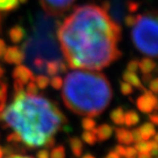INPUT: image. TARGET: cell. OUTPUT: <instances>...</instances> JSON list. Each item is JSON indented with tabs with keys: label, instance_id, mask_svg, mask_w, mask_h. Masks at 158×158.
I'll use <instances>...</instances> for the list:
<instances>
[{
	"label": "cell",
	"instance_id": "1",
	"mask_svg": "<svg viewBox=\"0 0 158 158\" xmlns=\"http://www.w3.org/2000/svg\"><path fill=\"white\" fill-rule=\"evenodd\" d=\"M63 58L71 69L100 71L116 61L121 28L108 10L94 4L76 7L57 29Z\"/></svg>",
	"mask_w": 158,
	"mask_h": 158
},
{
	"label": "cell",
	"instance_id": "2",
	"mask_svg": "<svg viewBox=\"0 0 158 158\" xmlns=\"http://www.w3.org/2000/svg\"><path fill=\"white\" fill-rule=\"evenodd\" d=\"M0 121L22 138L27 148L44 146L48 138L61 130L68 120L55 103L40 95L31 96L24 91L16 93L13 103L0 114Z\"/></svg>",
	"mask_w": 158,
	"mask_h": 158
},
{
	"label": "cell",
	"instance_id": "3",
	"mask_svg": "<svg viewBox=\"0 0 158 158\" xmlns=\"http://www.w3.org/2000/svg\"><path fill=\"white\" fill-rule=\"evenodd\" d=\"M61 89L65 106L81 116H98L108 108L114 95L107 76L92 70L68 73Z\"/></svg>",
	"mask_w": 158,
	"mask_h": 158
},
{
	"label": "cell",
	"instance_id": "4",
	"mask_svg": "<svg viewBox=\"0 0 158 158\" xmlns=\"http://www.w3.org/2000/svg\"><path fill=\"white\" fill-rule=\"evenodd\" d=\"M56 26L57 22L50 18H38L33 35L28 38L22 48L25 59L35 72L44 73L47 63L64 60L55 40L54 30Z\"/></svg>",
	"mask_w": 158,
	"mask_h": 158
},
{
	"label": "cell",
	"instance_id": "5",
	"mask_svg": "<svg viewBox=\"0 0 158 158\" xmlns=\"http://www.w3.org/2000/svg\"><path fill=\"white\" fill-rule=\"evenodd\" d=\"M131 30L132 42L140 52L156 57L157 55V15L155 13L136 15Z\"/></svg>",
	"mask_w": 158,
	"mask_h": 158
},
{
	"label": "cell",
	"instance_id": "6",
	"mask_svg": "<svg viewBox=\"0 0 158 158\" xmlns=\"http://www.w3.org/2000/svg\"><path fill=\"white\" fill-rule=\"evenodd\" d=\"M75 0H39L45 13L52 16H59L69 10Z\"/></svg>",
	"mask_w": 158,
	"mask_h": 158
},
{
	"label": "cell",
	"instance_id": "7",
	"mask_svg": "<svg viewBox=\"0 0 158 158\" xmlns=\"http://www.w3.org/2000/svg\"><path fill=\"white\" fill-rule=\"evenodd\" d=\"M136 106L138 110L145 114H152L157 110V98L151 91H144V94L140 95L136 100Z\"/></svg>",
	"mask_w": 158,
	"mask_h": 158
},
{
	"label": "cell",
	"instance_id": "8",
	"mask_svg": "<svg viewBox=\"0 0 158 158\" xmlns=\"http://www.w3.org/2000/svg\"><path fill=\"white\" fill-rule=\"evenodd\" d=\"M3 57H4V60L9 64L19 65L25 60V55H24L23 50L16 46L6 48Z\"/></svg>",
	"mask_w": 158,
	"mask_h": 158
},
{
	"label": "cell",
	"instance_id": "9",
	"mask_svg": "<svg viewBox=\"0 0 158 158\" xmlns=\"http://www.w3.org/2000/svg\"><path fill=\"white\" fill-rule=\"evenodd\" d=\"M13 76L15 78V80L20 81L22 84H28L30 81H32L35 79V75L31 69H29L28 67L23 66L19 64L15 69L14 70Z\"/></svg>",
	"mask_w": 158,
	"mask_h": 158
},
{
	"label": "cell",
	"instance_id": "10",
	"mask_svg": "<svg viewBox=\"0 0 158 158\" xmlns=\"http://www.w3.org/2000/svg\"><path fill=\"white\" fill-rule=\"evenodd\" d=\"M92 131L95 133L96 139L99 142L107 141L108 139H110L111 137L112 133H114V128L106 123L97 127V129H94Z\"/></svg>",
	"mask_w": 158,
	"mask_h": 158
},
{
	"label": "cell",
	"instance_id": "11",
	"mask_svg": "<svg viewBox=\"0 0 158 158\" xmlns=\"http://www.w3.org/2000/svg\"><path fill=\"white\" fill-rule=\"evenodd\" d=\"M123 80L129 83L131 86H133L135 87L136 89H140V91L144 92L146 91V89L143 87L141 81H140V79L139 77L137 76L136 73H134V72H131V71H125L123 73Z\"/></svg>",
	"mask_w": 158,
	"mask_h": 158
},
{
	"label": "cell",
	"instance_id": "12",
	"mask_svg": "<svg viewBox=\"0 0 158 158\" xmlns=\"http://www.w3.org/2000/svg\"><path fill=\"white\" fill-rule=\"evenodd\" d=\"M115 136H116V140L120 144L130 145L133 142L131 131H128L127 129H124V128L115 129Z\"/></svg>",
	"mask_w": 158,
	"mask_h": 158
},
{
	"label": "cell",
	"instance_id": "13",
	"mask_svg": "<svg viewBox=\"0 0 158 158\" xmlns=\"http://www.w3.org/2000/svg\"><path fill=\"white\" fill-rule=\"evenodd\" d=\"M138 69L141 71L142 74H152V73L156 69V64L151 58H143L138 61Z\"/></svg>",
	"mask_w": 158,
	"mask_h": 158
},
{
	"label": "cell",
	"instance_id": "14",
	"mask_svg": "<svg viewBox=\"0 0 158 158\" xmlns=\"http://www.w3.org/2000/svg\"><path fill=\"white\" fill-rule=\"evenodd\" d=\"M25 35H26V31H25L24 28L19 26V25L13 27L10 30V32H9L10 39L14 43L21 42L22 40H23V38L25 37Z\"/></svg>",
	"mask_w": 158,
	"mask_h": 158
},
{
	"label": "cell",
	"instance_id": "15",
	"mask_svg": "<svg viewBox=\"0 0 158 158\" xmlns=\"http://www.w3.org/2000/svg\"><path fill=\"white\" fill-rule=\"evenodd\" d=\"M138 129L141 133L142 140H149L156 133L154 125L152 123H144L143 125L140 126Z\"/></svg>",
	"mask_w": 158,
	"mask_h": 158
},
{
	"label": "cell",
	"instance_id": "16",
	"mask_svg": "<svg viewBox=\"0 0 158 158\" xmlns=\"http://www.w3.org/2000/svg\"><path fill=\"white\" fill-rule=\"evenodd\" d=\"M140 121V117L138 114L135 110H128L125 112V115H124V124L127 127H132V126H136Z\"/></svg>",
	"mask_w": 158,
	"mask_h": 158
},
{
	"label": "cell",
	"instance_id": "17",
	"mask_svg": "<svg viewBox=\"0 0 158 158\" xmlns=\"http://www.w3.org/2000/svg\"><path fill=\"white\" fill-rule=\"evenodd\" d=\"M70 147H71L73 154L75 157H80L82 155L84 146H83L81 139H79L78 137H72L70 139Z\"/></svg>",
	"mask_w": 158,
	"mask_h": 158
},
{
	"label": "cell",
	"instance_id": "18",
	"mask_svg": "<svg viewBox=\"0 0 158 158\" xmlns=\"http://www.w3.org/2000/svg\"><path fill=\"white\" fill-rule=\"evenodd\" d=\"M20 1L21 0H0V14L15 10L19 6Z\"/></svg>",
	"mask_w": 158,
	"mask_h": 158
},
{
	"label": "cell",
	"instance_id": "19",
	"mask_svg": "<svg viewBox=\"0 0 158 158\" xmlns=\"http://www.w3.org/2000/svg\"><path fill=\"white\" fill-rule=\"evenodd\" d=\"M124 115H125V112L124 110L121 107H118L114 109V110L110 111V119L114 122L115 125H124Z\"/></svg>",
	"mask_w": 158,
	"mask_h": 158
},
{
	"label": "cell",
	"instance_id": "20",
	"mask_svg": "<svg viewBox=\"0 0 158 158\" xmlns=\"http://www.w3.org/2000/svg\"><path fill=\"white\" fill-rule=\"evenodd\" d=\"M18 143H14L10 145H7L3 148V152L7 155L10 154H22L25 152V148L24 147H20L17 145Z\"/></svg>",
	"mask_w": 158,
	"mask_h": 158
},
{
	"label": "cell",
	"instance_id": "21",
	"mask_svg": "<svg viewBox=\"0 0 158 158\" xmlns=\"http://www.w3.org/2000/svg\"><path fill=\"white\" fill-rule=\"evenodd\" d=\"M33 81L36 84V86L41 89H44L48 87V85L50 84V79L47 75H44V74H39L37 75L36 77H35L33 79Z\"/></svg>",
	"mask_w": 158,
	"mask_h": 158
},
{
	"label": "cell",
	"instance_id": "22",
	"mask_svg": "<svg viewBox=\"0 0 158 158\" xmlns=\"http://www.w3.org/2000/svg\"><path fill=\"white\" fill-rule=\"evenodd\" d=\"M65 157H66V151L63 145L53 147L50 153V158H65Z\"/></svg>",
	"mask_w": 158,
	"mask_h": 158
},
{
	"label": "cell",
	"instance_id": "23",
	"mask_svg": "<svg viewBox=\"0 0 158 158\" xmlns=\"http://www.w3.org/2000/svg\"><path fill=\"white\" fill-rule=\"evenodd\" d=\"M134 148L139 152H150L151 142H148V140H141L135 143Z\"/></svg>",
	"mask_w": 158,
	"mask_h": 158
},
{
	"label": "cell",
	"instance_id": "24",
	"mask_svg": "<svg viewBox=\"0 0 158 158\" xmlns=\"http://www.w3.org/2000/svg\"><path fill=\"white\" fill-rule=\"evenodd\" d=\"M82 139L89 145H94L97 141L95 133L93 131H86L82 133Z\"/></svg>",
	"mask_w": 158,
	"mask_h": 158
},
{
	"label": "cell",
	"instance_id": "25",
	"mask_svg": "<svg viewBox=\"0 0 158 158\" xmlns=\"http://www.w3.org/2000/svg\"><path fill=\"white\" fill-rule=\"evenodd\" d=\"M81 123H82V127L85 131H92L96 126V122L92 117H89V116L84 117Z\"/></svg>",
	"mask_w": 158,
	"mask_h": 158
},
{
	"label": "cell",
	"instance_id": "26",
	"mask_svg": "<svg viewBox=\"0 0 158 158\" xmlns=\"http://www.w3.org/2000/svg\"><path fill=\"white\" fill-rule=\"evenodd\" d=\"M7 94H8V85L5 81H3L0 78V103L6 102Z\"/></svg>",
	"mask_w": 158,
	"mask_h": 158
},
{
	"label": "cell",
	"instance_id": "27",
	"mask_svg": "<svg viewBox=\"0 0 158 158\" xmlns=\"http://www.w3.org/2000/svg\"><path fill=\"white\" fill-rule=\"evenodd\" d=\"M26 94L28 95H31V96H35V95H37L38 94V87L36 86V84L35 83V81H30L28 84H27V91H26Z\"/></svg>",
	"mask_w": 158,
	"mask_h": 158
},
{
	"label": "cell",
	"instance_id": "28",
	"mask_svg": "<svg viewBox=\"0 0 158 158\" xmlns=\"http://www.w3.org/2000/svg\"><path fill=\"white\" fill-rule=\"evenodd\" d=\"M50 83L52 85V87L55 89H60L62 88L63 85V79L60 76L57 75H53L52 78L50 80Z\"/></svg>",
	"mask_w": 158,
	"mask_h": 158
},
{
	"label": "cell",
	"instance_id": "29",
	"mask_svg": "<svg viewBox=\"0 0 158 158\" xmlns=\"http://www.w3.org/2000/svg\"><path fill=\"white\" fill-rule=\"evenodd\" d=\"M7 141L10 143H20V142H22V138L19 135V133H17L16 131H14L8 135Z\"/></svg>",
	"mask_w": 158,
	"mask_h": 158
},
{
	"label": "cell",
	"instance_id": "30",
	"mask_svg": "<svg viewBox=\"0 0 158 158\" xmlns=\"http://www.w3.org/2000/svg\"><path fill=\"white\" fill-rule=\"evenodd\" d=\"M121 92L124 95H129L131 94H132V86H131L129 83L127 82H122L121 83Z\"/></svg>",
	"mask_w": 158,
	"mask_h": 158
},
{
	"label": "cell",
	"instance_id": "31",
	"mask_svg": "<svg viewBox=\"0 0 158 158\" xmlns=\"http://www.w3.org/2000/svg\"><path fill=\"white\" fill-rule=\"evenodd\" d=\"M137 155V151L135 150L134 147H128L125 149V157L127 158H133Z\"/></svg>",
	"mask_w": 158,
	"mask_h": 158
},
{
	"label": "cell",
	"instance_id": "32",
	"mask_svg": "<svg viewBox=\"0 0 158 158\" xmlns=\"http://www.w3.org/2000/svg\"><path fill=\"white\" fill-rule=\"evenodd\" d=\"M127 70L136 73L138 70V60H131L127 66Z\"/></svg>",
	"mask_w": 158,
	"mask_h": 158
},
{
	"label": "cell",
	"instance_id": "33",
	"mask_svg": "<svg viewBox=\"0 0 158 158\" xmlns=\"http://www.w3.org/2000/svg\"><path fill=\"white\" fill-rule=\"evenodd\" d=\"M131 135H132V140H133V142H139V141H141L142 140V137H141V133H140V131H139V129L137 128V129H134V130H132L131 131Z\"/></svg>",
	"mask_w": 158,
	"mask_h": 158
},
{
	"label": "cell",
	"instance_id": "34",
	"mask_svg": "<svg viewBox=\"0 0 158 158\" xmlns=\"http://www.w3.org/2000/svg\"><path fill=\"white\" fill-rule=\"evenodd\" d=\"M150 89L152 94H157L158 92V80L157 78H154V79H152L150 81Z\"/></svg>",
	"mask_w": 158,
	"mask_h": 158
},
{
	"label": "cell",
	"instance_id": "35",
	"mask_svg": "<svg viewBox=\"0 0 158 158\" xmlns=\"http://www.w3.org/2000/svg\"><path fill=\"white\" fill-rule=\"evenodd\" d=\"M36 157L37 158H50V152L48 149H43V150L38 151L36 153Z\"/></svg>",
	"mask_w": 158,
	"mask_h": 158
},
{
	"label": "cell",
	"instance_id": "36",
	"mask_svg": "<svg viewBox=\"0 0 158 158\" xmlns=\"http://www.w3.org/2000/svg\"><path fill=\"white\" fill-rule=\"evenodd\" d=\"M14 89H15V94L16 93H19V92H22V91H24V84H22L18 80H15Z\"/></svg>",
	"mask_w": 158,
	"mask_h": 158
},
{
	"label": "cell",
	"instance_id": "37",
	"mask_svg": "<svg viewBox=\"0 0 158 158\" xmlns=\"http://www.w3.org/2000/svg\"><path fill=\"white\" fill-rule=\"evenodd\" d=\"M54 145H55V139H54L53 136H52V137L48 138L47 141L45 142L44 147H45L46 149H52L53 147H54Z\"/></svg>",
	"mask_w": 158,
	"mask_h": 158
},
{
	"label": "cell",
	"instance_id": "38",
	"mask_svg": "<svg viewBox=\"0 0 158 158\" xmlns=\"http://www.w3.org/2000/svg\"><path fill=\"white\" fill-rule=\"evenodd\" d=\"M157 150H158V145L156 141H151V154L156 156L157 155Z\"/></svg>",
	"mask_w": 158,
	"mask_h": 158
},
{
	"label": "cell",
	"instance_id": "39",
	"mask_svg": "<svg viewBox=\"0 0 158 158\" xmlns=\"http://www.w3.org/2000/svg\"><path fill=\"white\" fill-rule=\"evenodd\" d=\"M114 152H115L118 155H120L121 157L122 156H124L125 155V148L122 146V145H117V146H115V148H114Z\"/></svg>",
	"mask_w": 158,
	"mask_h": 158
},
{
	"label": "cell",
	"instance_id": "40",
	"mask_svg": "<svg viewBox=\"0 0 158 158\" xmlns=\"http://www.w3.org/2000/svg\"><path fill=\"white\" fill-rule=\"evenodd\" d=\"M5 51H6V43L2 39H0V58L4 55Z\"/></svg>",
	"mask_w": 158,
	"mask_h": 158
},
{
	"label": "cell",
	"instance_id": "41",
	"mask_svg": "<svg viewBox=\"0 0 158 158\" xmlns=\"http://www.w3.org/2000/svg\"><path fill=\"white\" fill-rule=\"evenodd\" d=\"M149 118L151 120V123L153 124V125H157V124H158V116L156 114V112H154L153 114H151L149 116Z\"/></svg>",
	"mask_w": 158,
	"mask_h": 158
},
{
	"label": "cell",
	"instance_id": "42",
	"mask_svg": "<svg viewBox=\"0 0 158 158\" xmlns=\"http://www.w3.org/2000/svg\"><path fill=\"white\" fill-rule=\"evenodd\" d=\"M6 158H35V157L24 155V154H10V155H8Z\"/></svg>",
	"mask_w": 158,
	"mask_h": 158
},
{
	"label": "cell",
	"instance_id": "43",
	"mask_svg": "<svg viewBox=\"0 0 158 158\" xmlns=\"http://www.w3.org/2000/svg\"><path fill=\"white\" fill-rule=\"evenodd\" d=\"M105 158H121V156L118 155L115 152H110Z\"/></svg>",
	"mask_w": 158,
	"mask_h": 158
},
{
	"label": "cell",
	"instance_id": "44",
	"mask_svg": "<svg viewBox=\"0 0 158 158\" xmlns=\"http://www.w3.org/2000/svg\"><path fill=\"white\" fill-rule=\"evenodd\" d=\"M138 158H152V154L150 152H139Z\"/></svg>",
	"mask_w": 158,
	"mask_h": 158
},
{
	"label": "cell",
	"instance_id": "45",
	"mask_svg": "<svg viewBox=\"0 0 158 158\" xmlns=\"http://www.w3.org/2000/svg\"><path fill=\"white\" fill-rule=\"evenodd\" d=\"M4 73H5L4 68L1 65H0V78H2V76L4 75Z\"/></svg>",
	"mask_w": 158,
	"mask_h": 158
},
{
	"label": "cell",
	"instance_id": "46",
	"mask_svg": "<svg viewBox=\"0 0 158 158\" xmlns=\"http://www.w3.org/2000/svg\"><path fill=\"white\" fill-rule=\"evenodd\" d=\"M82 158H95V157L93 154H91V153H86L85 155L82 156Z\"/></svg>",
	"mask_w": 158,
	"mask_h": 158
},
{
	"label": "cell",
	"instance_id": "47",
	"mask_svg": "<svg viewBox=\"0 0 158 158\" xmlns=\"http://www.w3.org/2000/svg\"><path fill=\"white\" fill-rule=\"evenodd\" d=\"M3 154H4V152H3V149L0 147V158H2L3 157Z\"/></svg>",
	"mask_w": 158,
	"mask_h": 158
}]
</instances>
